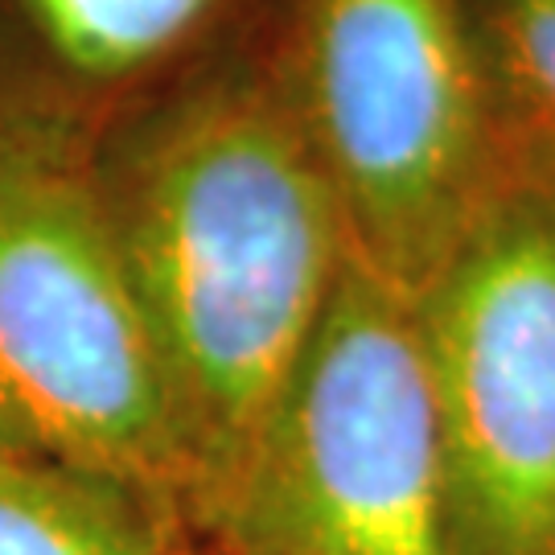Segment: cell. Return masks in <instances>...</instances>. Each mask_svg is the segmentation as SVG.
<instances>
[{
	"label": "cell",
	"instance_id": "obj_1",
	"mask_svg": "<svg viewBox=\"0 0 555 555\" xmlns=\"http://www.w3.org/2000/svg\"><path fill=\"white\" fill-rule=\"evenodd\" d=\"M91 169L185 424L198 527L313 341L350 238L276 70L185 82L91 140Z\"/></svg>",
	"mask_w": 555,
	"mask_h": 555
},
{
	"label": "cell",
	"instance_id": "obj_2",
	"mask_svg": "<svg viewBox=\"0 0 555 555\" xmlns=\"http://www.w3.org/2000/svg\"><path fill=\"white\" fill-rule=\"evenodd\" d=\"M0 453L119 481L190 522L194 456L91 137L38 107H0Z\"/></svg>",
	"mask_w": 555,
	"mask_h": 555
},
{
	"label": "cell",
	"instance_id": "obj_3",
	"mask_svg": "<svg viewBox=\"0 0 555 555\" xmlns=\"http://www.w3.org/2000/svg\"><path fill=\"white\" fill-rule=\"evenodd\" d=\"M194 531L219 555H453L416 297L346 256L288 387Z\"/></svg>",
	"mask_w": 555,
	"mask_h": 555
},
{
	"label": "cell",
	"instance_id": "obj_4",
	"mask_svg": "<svg viewBox=\"0 0 555 555\" xmlns=\"http://www.w3.org/2000/svg\"><path fill=\"white\" fill-rule=\"evenodd\" d=\"M276 79L350 251L420 297L506 185L465 0H297Z\"/></svg>",
	"mask_w": 555,
	"mask_h": 555
},
{
	"label": "cell",
	"instance_id": "obj_5",
	"mask_svg": "<svg viewBox=\"0 0 555 555\" xmlns=\"http://www.w3.org/2000/svg\"><path fill=\"white\" fill-rule=\"evenodd\" d=\"M453 555H555V198L502 185L416 297Z\"/></svg>",
	"mask_w": 555,
	"mask_h": 555
},
{
	"label": "cell",
	"instance_id": "obj_6",
	"mask_svg": "<svg viewBox=\"0 0 555 555\" xmlns=\"http://www.w3.org/2000/svg\"><path fill=\"white\" fill-rule=\"evenodd\" d=\"M185 527L119 481L0 453V555H190Z\"/></svg>",
	"mask_w": 555,
	"mask_h": 555
},
{
	"label": "cell",
	"instance_id": "obj_7",
	"mask_svg": "<svg viewBox=\"0 0 555 555\" xmlns=\"http://www.w3.org/2000/svg\"><path fill=\"white\" fill-rule=\"evenodd\" d=\"M506 185L555 198V0H465Z\"/></svg>",
	"mask_w": 555,
	"mask_h": 555
},
{
	"label": "cell",
	"instance_id": "obj_8",
	"mask_svg": "<svg viewBox=\"0 0 555 555\" xmlns=\"http://www.w3.org/2000/svg\"><path fill=\"white\" fill-rule=\"evenodd\" d=\"M59 79L119 87L169 62L222 0H9Z\"/></svg>",
	"mask_w": 555,
	"mask_h": 555
}]
</instances>
